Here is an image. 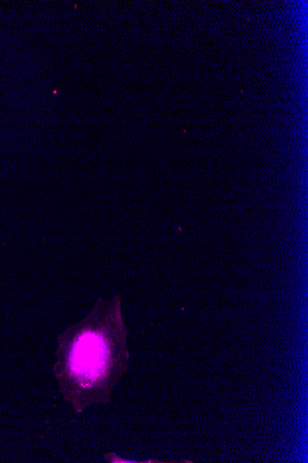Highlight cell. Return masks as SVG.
<instances>
[{"label":"cell","instance_id":"1","mask_svg":"<svg viewBox=\"0 0 308 463\" xmlns=\"http://www.w3.org/2000/svg\"><path fill=\"white\" fill-rule=\"evenodd\" d=\"M126 338L120 296L109 303L100 298L89 315L59 336L53 372L75 412L110 401L126 371Z\"/></svg>","mask_w":308,"mask_h":463}]
</instances>
